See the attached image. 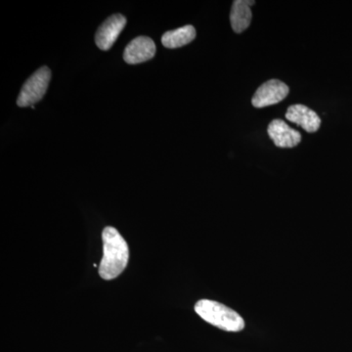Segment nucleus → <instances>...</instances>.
Wrapping results in <instances>:
<instances>
[{
  "label": "nucleus",
  "instance_id": "39448f33",
  "mask_svg": "<svg viewBox=\"0 0 352 352\" xmlns=\"http://www.w3.org/2000/svg\"><path fill=\"white\" fill-rule=\"evenodd\" d=\"M126 25V18L122 14H113L97 30L95 43L101 50H110Z\"/></svg>",
  "mask_w": 352,
  "mask_h": 352
},
{
  "label": "nucleus",
  "instance_id": "7ed1b4c3",
  "mask_svg": "<svg viewBox=\"0 0 352 352\" xmlns=\"http://www.w3.org/2000/svg\"><path fill=\"white\" fill-rule=\"evenodd\" d=\"M51 78V71L48 67H41L25 82L18 97L19 107H32L41 101L46 94Z\"/></svg>",
  "mask_w": 352,
  "mask_h": 352
},
{
  "label": "nucleus",
  "instance_id": "6e6552de",
  "mask_svg": "<svg viewBox=\"0 0 352 352\" xmlns=\"http://www.w3.org/2000/svg\"><path fill=\"white\" fill-rule=\"evenodd\" d=\"M286 119L298 126H302L305 131L314 133L320 129L321 119L318 113L311 109L300 104L289 106L286 113Z\"/></svg>",
  "mask_w": 352,
  "mask_h": 352
},
{
  "label": "nucleus",
  "instance_id": "423d86ee",
  "mask_svg": "<svg viewBox=\"0 0 352 352\" xmlns=\"http://www.w3.org/2000/svg\"><path fill=\"white\" fill-rule=\"evenodd\" d=\"M156 54V45L147 36H138L129 43L124 50V59L127 64H140L149 61Z\"/></svg>",
  "mask_w": 352,
  "mask_h": 352
},
{
  "label": "nucleus",
  "instance_id": "0eeeda50",
  "mask_svg": "<svg viewBox=\"0 0 352 352\" xmlns=\"http://www.w3.org/2000/svg\"><path fill=\"white\" fill-rule=\"evenodd\" d=\"M267 132L271 140L279 148H294L302 141V134L282 120H273Z\"/></svg>",
  "mask_w": 352,
  "mask_h": 352
},
{
  "label": "nucleus",
  "instance_id": "9d476101",
  "mask_svg": "<svg viewBox=\"0 0 352 352\" xmlns=\"http://www.w3.org/2000/svg\"><path fill=\"white\" fill-rule=\"evenodd\" d=\"M196 38V30L193 25H187L173 31L164 32L162 36V43L164 47L179 48L193 41Z\"/></svg>",
  "mask_w": 352,
  "mask_h": 352
},
{
  "label": "nucleus",
  "instance_id": "20e7f679",
  "mask_svg": "<svg viewBox=\"0 0 352 352\" xmlns=\"http://www.w3.org/2000/svg\"><path fill=\"white\" fill-rule=\"evenodd\" d=\"M289 87L279 80H270L263 83L252 98L256 108L268 107L283 101L289 94Z\"/></svg>",
  "mask_w": 352,
  "mask_h": 352
},
{
  "label": "nucleus",
  "instance_id": "f03ea898",
  "mask_svg": "<svg viewBox=\"0 0 352 352\" xmlns=\"http://www.w3.org/2000/svg\"><path fill=\"white\" fill-rule=\"evenodd\" d=\"M196 314L203 320L226 332H241L244 330L245 321L232 308L219 302L201 300L196 302Z\"/></svg>",
  "mask_w": 352,
  "mask_h": 352
},
{
  "label": "nucleus",
  "instance_id": "1a4fd4ad",
  "mask_svg": "<svg viewBox=\"0 0 352 352\" xmlns=\"http://www.w3.org/2000/svg\"><path fill=\"white\" fill-rule=\"evenodd\" d=\"M254 3V0H235L233 2L230 23L234 32L241 34L250 27L252 18L251 6Z\"/></svg>",
  "mask_w": 352,
  "mask_h": 352
},
{
  "label": "nucleus",
  "instance_id": "f257e3e1",
  "mask_svg": "<svg viewBox=\"0 0 352 352\" xmlns=\"http://www.w3.org/2000/svg\"><path fill=\"white\" fill-rule=\"evenodd\" d=\"M103 258L99 265L102 279L113 280L120 276L129 261V248L115 227H106L102 233Z\"/></svg>",
  "mask_w": 352,
  "mask_h": 352
}]
</instances>
